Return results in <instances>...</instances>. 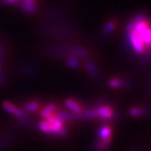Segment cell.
<instances>
[{
	"label": "cell",
	"mask_w": 151,
	"mask_h": 151,
	"mask_svg": "<svg viewBox=\"0 0 151 151\" xmlns=\"http://www.w3.org/2000/svg\"><path fill=\"white\" fill-rule=\"evenodd\" d=\"M129 40L132 45V47L137 54L141 55L145 51V45L140 40L138 35L134 31L129 32Z\"/></svg>",
	"instance_id": "1"
},
{
	"label": "cell",
	"mask_w": 151,
	"mask_h": 151,
	"mask_svg": "<svg viewBox=\"0 0 151 151\" xmlns=\"http://www.w3.org/2000/svg\"><path fill=\"white\" fill-rule=\"evenodd\" d=\"M3 108L5 109L8 113H11L12 115L15 116L19 119H25L26 118V113L22 108L17 107L14 103L5 101L3 103Z\"/></svg>",
	"instance_id": "2"
},
{
	"label": "cell",
	"mask_w": 151,
	"mask_h": 151,
	"mask_svg": "<svg viewBox=\"0 0 151 151\" xmlns=\"http://www.w3.org/2000/svg\"><path fill=\"white\" fill-rule=\"evenodd\" d=\"M96 113L97 114V117L101 118L103 120H108L111 119L114 116V112L112 108L109 106L104 105V106H100L96 109Z\"/></svg>",
	"instance_id": "3"
},
{
	"label": "cell",
	"mask_w": 151,
	"mask_h": 151,
	"mask_svg": "<svg viewBox=\"0 0 151 151\" xmlns=\"http://www.w3.org/2000/svg\"><path fill=\"white\" fill-rule=\"evenodd\" d=\"M113 130L109 125H103L98 130V137L100 139L106 142H111Z\"/></svg>",
	"instance_id": "4"
},
{
	"label": "cell",
	"mask_w": 151,
	"mask_h": 151,
	"mask_svg": "<svg viewBox=\"0 0 151 151\" xmlns=\"http://www.w3.org/2000/svg\"><path fill=\"white\" fill-rule=\"evenodd\" d=\"M65 104L67 108L72 111V113H76V114H80V113L83 112V108L81 107V104L78 103L77 101L72 99V98L66 99L65 102Z\"/></svg>",
	"instance_id": "5"
},
{
	"label": "cell",
	"mask_w": 151,
	"mask_h": 151,
	"mask_svg": "<svg viewBox=\"0 0 151 151\" xmlns=\"http://www.w3.org/2000/svg\"><path fill=\"white\" fill-rule=\"evenodd\" d=\"M20 8L28 14H35L37 11V5L35 0H31V1L24 0L20 4Z\"/></svg>",
	"instance_id": "6"
},
{
	"label": "cell",
	"mask_w": 151,
	"mask_h": 151,
	"mask_svg": "<svg viewBox=\"0 0 151 151\" xmlns=\"http://www.w3.org/2000/svg\"><path fill=\"white\" fill-rule=\"evenodd\" d=\"M138 36L140 39V40L144 43L145 46L150 47L151 42V30L150 28H147L144 31L138 34Z\"/></svg>",
	"instance_id": "7"
},
{
	"label": "cell",
	"mask_w": 151,
	"mask_h": 151,
	"mask_svg": "<svg viewBox=\"0 0 151 151\" xmlns=\"http://www.w3.org/2000/svg\"><path fill=\"white\" fill-rule=\"evenodd\" d=\"M56 109H57L56 104H55V103H49L48 105H46L42 109V111L40 112V117L43 118V119H45L49 115L55 113Z\"/></svg>",
	"instance_id": "8"
},
{
	"label": "cell",
	"mask_w": 151,
	"mask_h": 151,
	"mask_svg": "<svg viewBox=\"0 0 151 151\" xmlns=\"http://www.w3.org/2000/svg\"><path fill=\"white\" fill-rule=\"evenodd\" d=\"M40 108V103L37 101H29L24 104V111L29 113H35Z\"/></svg>",
	"instance_id": "9"
},
{
	"label": "cell",
	"mask_w": 151,
	"mask_h": 151,
	"mask_svg": "<svg viewBox=\"0 0 151 151\" xmlns=\"http://www.w3.org/2000/svg\"><path fill=\"white\" fill-rule=\"evenodd\" d=\"M145 19V17L144 14H138V15H136L134 18H133L132 19H131V21L127 24V26H126V30H127V32H131V31H133V29H134V26L139 23V22H140L141 20H143V19Z\"/></svg>",
	"instance_id": "10"
},
{
	"label": "cell",
	"mask_w": 151,
	"mask_h": 151,
	"mask_svg": "<svg viewBox=\"0 0 151 151\" xmlns=\"http://www.w3.org/2000/svg\"><path fill=\"white\" fill-rule=\"evenodd\" d=\"M111 142H106L100 139H97V140L94 144V150L95 151H108L110 147Z\"/></svg>",
	"instance_id": "11"
},
{
	"label": "cell",
	"mask_w": 151,
	"mask_h": 151,
	"mask_svg": "<svg viewBox=\"0 0 151 151\" xmlns=\"http://www.w3.org/2000/svg\"><path fill=\"white\" fill-rule=\"evenodd\" d=\"M39 129H40V131H42L44 133L50 135H54L53 131H52V128L50 124H49L47 121L45 120H42L39 123Z\"/></svg>",
	"instance_id": "12"
},
{
	"label": "cell",
	"mask_w": 151,
	"mask_h": 151,
	"mask_svg": "<svg viewBox=\"0 0 151 151\" xmlns=\"http://www.w3.org/2000/svg\"><path fill=\"white\" fill-rule=\"evenodd\" d=\"M97 114L96 113V110L93 109H89L86 111H83L81 113V119H97Z\"/></svg>",
	"instance_id": "13"
},
{
	"label": "cell",
	"mask_w": 151,
	"mask_h": 151,
	"mask_svg": "<svg viewBox=\"0 0 151 151\" xmlns=\"http://www.w3.org/2000/svg\"><path fill=\"white\" fill-rule=\"evenodd\" d=\"M108 85L112 88H120L124 86V82L119 78H112L108 81Z\"/></svg>",
	"instance_id": "14"
},
{
	"label": "cell",
	"mask_w": 151,
	"mask_h": 151,
	"mask_svg": "<svg viewBox=\"0 0 151 151\" xmlns=\"http://www.w3.org/2000/svg\"><path fill=\"white\" fill-rule=\"evenodd\" d=\"M86 68L87 71L89 72V74L92 76H97V68L96 65L94 64V63H92V62H88V63H86Z\"/></svg>",
	"instance_id": "15"
},
{
	"label": "cell",
	"mask_w": 151,
	"mask_h": 151,
	"mask_svg": "<svg viewBox=\"0 0 151 151\" xmlns=\"http://www.w3.org/2000/svg\"><path fill=\"white\" fill-rule=\"evenodd\" d=\"M114 29H115V23L113 21H109L105 24L103 29V33L105 35H108L113 32Z\"/></svg>",
	"instance_id": "16"
},
{
	"label": "cell",
	"mask_w": 151,
	"mask_h": 151,
	"mask_svg": "<svg viewBox=\"0 0 151 151\" xmlns=\"http://www.w3.org/2000/svg\"><path fill=\"white\" fill-rule=\"evenodd\" d=\"M129 114L133 117H141L145 114V111L140 108L134 107L129 109Z\"/></svg>",
	"instance_id": "17"
},
{
	"label": "cell",
	"mask_w": 151,
	"mask_h": 151,
	"mask_svg": "<svg viewBox=\"0 0 151 151\" xmlns=\"http://www.w3.org/2000/svg\"><path fill=\"white\" fill-rule=\"evenodd\" d=\"M70 51H71V53H73V54L79 56V57H86L88 55V53L86 52V50L81 48H76V47L71 48Z\"/></svg>",
	"instance_id": "18"
},
{
	"label": "cell",
	"mask_w": 151,
	"mask_h": 151,
	"mask_svg": "<svg viewBox=\"0 0 151 151\" xmlns=\"http://www.w3.org/2000/svg\"><path fill=\"white\" fill-rule=\"evenodd\" d=\"M67 65L72 68V69H76L79 66V60L78 59L75 57V56H71L69 59L67 60Z\"/></svg>",
	"instance_id": "19"
},
{
	"label": "cell",
	"mask_w": 151,
	"mask_h": 151,
	"mask_svg": "<svg viewBox=\"0 0 151 151\" xmlns=\"http://www.w3.org/2000/svg\"><path fill=\"white\" fill-rule=\"evenodd\" d=\"M3 1L9 4H15L17 3H19L20 0H3Z\"/></svg>",
	"instance_id": "20"
},
{
	"label": "cell",
	"mask_w": 151,
	"mask_h": 151,
	"mask_svg": "<svg viewBox=\"0 0 151 151\" xmlns=\"http://www.w3.org/2000/svg\"><path fill=\"white\" fill-rule=\"evenodd\" d=\"M3 59H4V50L2 48V45H0V63L3 61Z\"/></svg>",
	"instance_id": "21"
},
{
	"label": "cell",
	"mask_w": 151,
	"mask_h": 151,
	"mask_svg": "<svg viewBox=\"0 0 151 151\" xmlns=\"http://www.w3.org/2000/svg\"><path fill=\"white\" fill-rule=\"evenodd\" d=\"M3 82H4V77L0 75V84H2Z\"/></svg>",
	"instance_id": "22"
},
{
	"label": "cell",
	"mask_w": 151,
	"mask_h": 151,
	"mask_svg": "<svg viewBox=\"0 0 151 151\" xmlns=\"http://www.w3.org/2000/svg\"><path fill=\"white\" fill-rule=\"evenodd\" d=\"M25 1H31V0H25Z\"/></svg>",
	"instance_id": "23"
}]
</instances>
